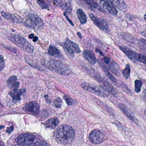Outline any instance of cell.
I'll return each mask as SVG.
<instances>
[{
	"label": "cell",
	"instance_id": "cell-1",
	"mask_svg": "<svg viewBox=\"0 0 146 146\" xmlns=\"http://www.w3.org/2000/svg\"><path fill=\"white\" fill-rule=\"evenodd\" d=\"M75 135L73 128L66 125H60L54 133V136L57 142L63 144L72 142L75 138Z\"/></svg>",
	"mask_w": 146,
	"mask_h": 146
},
{
	"label": "cell",
	"instance_id": "cell-2",
	"mask_svg": "<svg viewBox=\"0 0 146 146\" xmlns=\"http://www.w3.org/2000/svg\"><path fill=\"white\" fill-rule=\"evenodd\" d=\"M42 64L46 68L60 75L68 76L72 73L71 70L68 66L54 59L45 60L42 61Z\"/></svg>",
	"mask_w": 146,
	"mask_h": 146
},
{
	"label": "cell",
	"instance_id": "cell-3",
	"mask_svg": "<svg viewBox=\"0 0 146 146\" xmlns=\"http://www.w3.org/2000/svg\"><path fill=\"white\" fill-rule=\"evenodd\" d=\"M17 144L19 146H41L47 145L38 136L30 133L21 134L16 139Z\"/></svg>",
	"mask_w": 146,
	"mask_h": 146
},
{
	"label": "cell",
	"instance_id": "cell-4",
	"mask_svg": "<svg viewBox=\"0 0 146 146\" xmlns=\"http://www.w3.org/2000/svg\"><path fill=\"white\" fill-rule=\"evenodd\" d=\"M8 39L23 51L30 54L34 52L33 46L23 36L19 35H12L8 37Z\"/></svg>",
	"mask_w": 146,
	"mask_h": 146
},
{
	"label": "cell",
	"instance_id": "cell-5",
	"mask_svg": "<svg viewBox=\"0 0 146 146\" xmlns=\"http://www.w3.org/2000/svg\"><path fill=\"white\" fill-rule=\"evenodd\" d=\"M120 50L125 54L126 56L131 60H136L141 63L146 64V56L143 54H138L131 50H130L126 47L119 46Z\"/></svg>",
	"mask_w": 146,
	"mask_h": 146
},
{
	"label": "cell",
	"instance_id": "cell-6",
	"mask_svg": "<svg viewBox=\"0 0 146 146\" xmlns=\"http://www.w3.org/2000/svg\"><path fill=\"white\" fill-rule=\"evenodd\" d=\"M81 87L85 90L94 93L98 96L103 98H107L108 97L106 93L102 88L94 84L84 82L81 84Z\"/></svg>",
	"mask_w": 146,
	"mask_h": 146
},
{
	"label": "cell",
	"instance_id": "cell-7",
	"mask_svg": "<svg viewBox=\"0 0 146 146\" xmlns=\"http://www.w3.org/2000/svg\"><path fill=\"white\" fill-rule=\"evenodd\" d=\"M89 141L94 144H99L105 140L104 134L100 131L94 130L90 134Z\"/></svg>",
	"mask_w": 146,
	"mask_h": 146
},
{
	"label": "cell",
	"instance_id": "cell-8",
	"mask_svg": "<svg viewBox=\"0 0 146 146\" xmlns=\"http://www.w3.org/2000/svg\"><path fill=\"white\" fill-rule=\"evenodd\" d=\"M64 44L66 51L71 55L74 54L75 53L81 52V50L77 44L72 41L68 38L66 39Z\"/></svg>",
	"mask_w": 146,
	"mask_h": 146
},
{
	"label": "cell",
	"instance_id": "cell-9",
	"mask_svg": "<svg viewBox=\"0 0 146 146\" xmlns=\"http://www.w3.org/2000/svg\"><path fill=\"white\" fill-rule=\"evenodd\" d=\"M89 17L94 23L100 29L106 31H107L109 29V25L105 20L97 17L92 13L90 14Z\"/></svg>",
	"mask_w": 146,
	"mask_h": 146
},
{
	"label": "cell",
	"instance_id": "cell-10",
	"mask_svg": "<svg viewBox=\"0 0 146 146\" xmlns=\"http://www.w3.org/2000/svg\"><path fill=\"white\" fill-rule=\"evenodd\" d=\"M97 81L101 85V87L106 91L110 93L115 97H117V94L112 85L108 82L100 77H96Z\"/></svg>",
	"mask_w": 146,
	"mask_h": 146
},
{
	"label": "cell",
	"instance_id": "cell-11",
	"mask_svg": "<svg viewBox=\"0 0 146 146\" xmlns=\"http://www.w3.org/2000/svg\"><path fill=\"white\" fill-rule=\"evenodd\" d=\"M102 5L105 8L110 14L113 16H116L117 14V9L114 7L109 0H100Z\"/></svg>",
	"mask_w": 146,
	"mask_h": 146
},
{
	"label": "cell",
	"instance_id": "cell-12",
	"mask_svg": "<svg viewBox=\"0 0 146 146\" xmlns=\"http://www.w3.org/2000/svg\"><path fill=\"white\" fill-rule=\"evenodd\" d=\"M24 110L27 112L37 113L40 110V106L35 102H31L27 103L23 108Z\"/></svg>",
	"mask_w": 146,
	"mask_h": 146
},
{
	"label": "cell",
	"instance_id": "cell-13",
	"mask_svg": "<svg viewBox=\"0 0 146 146\" xmlns=\"http://www.w3.org/2000/svg\"><path fill=\"white\" fill-rule=\"evenodd\" d=\"M29 19L39 29L43 28V22L42 19L36 14L30 13L28 15Z\"/></svg>",
	"mask_w": 146,
	"mask_h": 146
},
{
	"label": "cell",
	"instance_id": "cell-14",
	"mask_svg": "<svg viewBox=\"0 0 146 146\" xmlns=\"http://www.w3.org/2000/svg\"><path fill=\"white\" fill-rule=\"evenodd\" d=\"M1 16L7 20L12 23H22V19L18 17L17 16L9 13L2 11L1 12Z\"/></svg>",
	"mask_w": 146,
	"mask_h": 146
},
{
	"label": "cell",
	"instance_id": "cell-15",
	"mask_svg": "<svg viewBox=\"0 0 146 146\" xmlns=\"http://www.w3.org/2000/svg\"><path fill=\"white\" fill-rule=\"evenodd\" d=\"M83 55L85 59L88 61L89 63L91 65L95 64L97 62V60L94 54L91 50H84L83 52Z\"/></svg>",
	"mask_w": 146,
	"mask_h": 146
},
{
	"label": "cell",
	"instance_id": "cell-16",
	"mask_svg": "<svg viewBox=\"0 0 146 146\" xmlns=\"http://www.w3.org/2000/svg\"><path fill=\"white\" fill-rule=\"evenodd\" d=\"M118 107L120 110L128 117L129 119H130L131 121L137 124H138V120L136 118L132 116L131 113L130 112L129 110L128 109L126 106L122 104H119Z\"/></svg>",
	"mask_w": 146,
	"mask_h": 146
},
{
	"label": "cell",
	"instance_id": "cell-17",
	"mask_svg": "<svg viewBox=\"0 0 146 146\" xmlns=\"http://www.w3.org/2000/svg\"><path fill=\"white\" fill-rule=\"evenodd\" d=\"M25 89H14L10 93V95L11 96L13 102H17L21 100V96L25 93Z\"/></svg>",
	"mask_w": 146,
	"mask_h": 146
},
{
	"label": "cell",
	"instance_id": "cell-18",
	"mask_svg": "<svg viewBox=\"0 0 146 146\" xmlns=\"http://www.w3.org/2000/svg\"><path fill=\"white\" fill-rule=\"evenodd\" d=\"M113 5L123 12L127 11V7L123 0H109Z\"/></svg>",
	"mask_w": 146,
	"mask_h": 146
},
{
	"label": "cell",
	"instance_id": "cell-19",
	"mask_svg": "<svg viewBox=\"0 0 146 146\" xmlns=\"http://www.w3.org/2000/svg\"><path fill=\"white\" fill-rule=\"evenodd\" d=\"M55 4L58 7H61L63 10L68 13H71L72 12V8L70 5L66 2H64L61 0H54Z\"/></svg>",
	"mask_w": 146,
	"mask_h": 146
},
{
	"label": "cell",
	"instance_id": "cell-20",
	"mask_svg": "<svg viewBox=\"0 0 146 146\" xmlns=\"http://www.w3.org/2000/svg\"><path fill=\"white\" fill-rule=\"evenodd\" d=\"M7 85L10 88L17 89L19 87V83L17 81V78L15 76H12L9 78L7 81Z\"/></svg>",
	"mask_w": 146,
	"mask_h": 146
},
{
	"label": "cell",
	"instance_id": "cell-21",
	"mask_svg": "<svg viewBox=\"0 0 146 146\" xmlns=\"http://www.w3.org/2000/svg\"><path fill=\"white\" fill-rule=\"evenodd\" d=\"M60 121L58 118H52L48 119L44 123V125L46 128L54 129L59 123Z\"/></svg>",
	"mask_w": 146,
	"mask_h": 146
},
{
	"label": "cell",
	"instance_id": "cell-22",
	"mask_svg": "<svg viewBox=\"0 0 146 146\" xmlns=\"http://www.w3.org/2000/svg\"><path fill=\"white\" fill-rule=\"evenodd\" d=\"M48 54L57 58H61L62 56L60 50L54 46H50L48 49Z\"/></svg>",
	"mask_w": 146,
	"mask_h": 146
},
{
	"label": "cell",
	"instance_id": "cell-23",
	"mask_svg": "<svg viewBox=\"0 0 146 146\" xmlns=\"http://www.w3.org/2000/svg\"><path fill=\"white\" fill-rule=\"evenodd\" d=\"M78 19L82 25L85 24L87 23V16L82 9H79L76 12Z\"/></svg>",
	"mask_w": 146,
	"mask_h": 146
},
{
	"label": "cell",
	"instance_id": "cell-24",
	"mask_svg": "<svg viewBox=\"0 0 146 146\" xmlns=\"http://www.w3.org/2000/svg\"><path fill=\"white\" fill-rule=\"evenodd\" d=\"M83 1L92 7L97 9L100 11L102 13L105 12L104 10L94 0H83Z\"/></svg>",
	"mask_w": 146,
	"mask_h": 146
},
{
	"label": "cell",
	"instance_id": "cell-25",
	"mask_svg": "<svg viewBox=\"0 0 146 146\" xmlns=\"http://www.w3.org/2000/svg\"><path fill=\"white\" fill-rule=\"evenodd\" d=\"M108 68L113 74H115L117 76H118V75H119V66L117 63L114 62L111 63L108 66Z\"/></svg>",
	"mask_w": 146,
	"mask_h": 146
},
{
	"label": "cell",
	"instance_id": "cell-26",
	"mask_svg": "<svg viewBox=\"0 0 146 146\" xmlns=\"http://www.w3.org/2000/svg\"><path fill=\"white\" fill-rule=\"evenodd\" d=\"M131 68L129 64H128L125 66L124 70H123L122 73H123V76L125 79H128L130 76V74Z\"/></svg>",
	"mask_w": 146,
	"mask_h": 146
},
{
	"label": "cell",
	"instance_id": "cell-27",
	"mask_svg": "<svg viewBox=\"0 0 146 146\" xmlns=\"http://www.w3.org/2000/svg\"><path fill=\"white\" fill-rule=\"evenodd\" d=\"M142 85V82L140 80H136L135 82V90L136 93H140Z\"/></svg>",
	"mask_w": 146,
	"mask_h": 146
},
{
	"label": "cell",
	"instance_id": "cell-28",
	"mask_svg": "<svg viewBox=\"0 0 146 146\" xmlns=\"http://www.w3.org/2000/svg\"><path fill=\"white\" fill-rule=\"evenodd\" d=\"M22 23L25 26L29 29H33L35 28L34 24L30 20L26 19H22Z\"/></svg>",
	"mask_w": 146,
	"mask_h": 146
},
{
	"label": "cell",
	"instance_id": "cell-29",
	"mask_svg": "<svg viewBox=\"0 0 146 146\" xmlns=\"http://www.w3.org/2000/svg\"><path fill=\"white\" fill-rule=\"evenodd\" d=\"M64 100L66 102V103L70 106H72L75 103V101L70 96L68 95H65L64 97Z\"/></svg>",
	"mask_w": 146,
	"mask_h": 146
},
{
	"label": "cell",
	"instance_id": "cell-30",
	"mask_svg": "<svg viewBox=\"0 0 146 146\" xmlns=\"http://www.w3.org/2000/svg\"><path fill=\"white\" fill-rule=\"evenodd\" d=\"M103 68V70H104V72L106 73V76L110 78V80H111L113 82L116 83L117 82V80L114 78V77L111 74V73L106 68V67H102Z\"/></svg>",
	"mask_w": 146,
	"mask_h": 146
},
{
	"label": "cell",
	"instance_id": "cell-31",
	"mask_svg": "<svg viewBox=\"0 0 146 146\" xmlns=\"http://www.w3.org/2000/svg\"><path fill=\"white\" fill-rule=\"evenodd\" d=\"M40 7L42 9H47L48 8V5L44 0H36Z\"/></svg>",
	"mask_w": 146,
	"mask_h": 146
},
{
	"label": "cell",
	"instance_id": "cell-32",
	"mask_svg": "<svg viewBox=\"0 0 146 146\" xmlns=\"http://www.w3.org/2000/svg\"><path fill=\"white\" fill-rule=\"evenodd\" d=\"M62 100L60 98H57L54 101V105L57 108H60L62 106Z\"/></svg>",
	"mask_w": 146,
	"mask_h": 146
},
{
	"label": "cell",
	"instance_id": "cell-33",
	"mask_svg": "<svg viewBox=\"0 0 146 146\" xmlns=\"http://www.w3.org/2000/svg\"><path fill=\"white\" fill-rule=\"evenodd\" d=\"M5 67V60H4V57L2 55H1V59H0V68L1 71H2L3 68Z\"/></svg>",
	"mask_w": 146,
	"mask_h": 146
},
{
	"label": "cell",
	"instance_id": "cell-34",
	"mask_svg": "<svg viewBox=\"0 0 146 146\" xmlns=\"http://www.w3.org/2000/svg\"><path fill=\"white\" fill-rule=\"evenodd\" d=\"M68 13L67 12H64V16L65 17L66 20H67V21H68V22H69V23H70V24L71 25H72V26H74V23H72V22L71 21V20H70V19L69 18V17H68Z\"/></svg>",
	"mask_w": 146,
	"mask_h": 146
},
{
	"label": "cell",
	"instance_id": "cell-35",
	"mask_svg": "<svg viewBox=\"0 0 146 146\" xmlns=\"http://www.w3.org/2000/svg\"><path fill=\"white\" fill-rule=\"evenodd\" d=\"M14 129V127L13 126H11V127H8L7 128V129L6 131L7 133H11L13 131Z\"/></svg>",
	"mask_w": 146,
	"mask_h": 146
},
{
	"label": "cell",
	"instance_id": "cell-36",
	"mask_svg": "<svg viewBox=\"0 0 146 146\" xmlns=\"http://www.w3.org/2000/svg\"><path fill=\"white\" fill-rule=\"evenodd\" d=\"M104 61L106 64H108L110 63V58L108 57H105L104 58Z\"/></svg>",
	"mask_w": 146,
	"mask_h": 146
},
{
	"label": "cell",
	"instance_id": "cell-37",
	"mask_svg": "<svg viewBox=\"0 0 146 146\" xmlns=\"http://www.w3.org/2000/svg\"><path fill=\"white\" fill-rule=\"evenodd\" d=\"M96 52H97L99 53L100 54V55H101L102 56H103V53H102V51H101V50H100V49H97L96 50Z\"/></svg>",
	"mask_w": 146,
	"mask_h": 146
},
{
	"label": "cell",
	"instance_id": "cell-38",
	"mask_svg": "<svg viewBox=\"0 0 146 146\" xmlns=\"http://www.w3.org/2000/svg\"><path fill=\"white\" fill-rule=\"evenodd\" d=\"M35 36L34 34H31V35H29V39H33V38L35 37Z\"/></svg>",
	"mask_w": 146,
	"mask_h": 146
},
{
	"label": "cell",
	"instance_id": "cell-39",
	"mask_svg": "<svg viewBox=\"0 0 146 146\" xmlns=\"http://www.w3.org/2000/svg\"><path fill=\"white\" fill-rule=\"evenodd\" d=\"M38 40V37L37 36H35L34 38H33V41L34 42H36Z\"/></svg>",
	"mask_w": 146,
	"mask_h": 146
},
{
	"label": "cell",
	"instance_id": "cell-40",
	"mask_svg": "<svg viewBox=\"0 0 146 146\" xmlns=\"http://www.w3.org/2000/svg\"><path fill=\"white\" fill-rule=\"evenodd\" d=\"M77 35L79 37V38H80V39H82V34H81L80 32H78Z\"/></svg>",
	"mask_w": 146,
	"mask_h": 146
},
{
	"label": "cell",
	"instance_id": "cell-41",
	"mask_svg": "<svg viewBox=\"0 0 146 146\" xmlns=\"http://www.w3.org/2000/svg\"><path fill=\"white\" fill-rule=\"evenodd\" d=\"M141 34L143 36L146 38V31H143V32H141Z\"/></svg>",
	"mask_w": 146,
	"mask_h": 146
},
{
	"label": "cell",
	"instance_id": "cell-42",
	"mask_svg": "<svg viewBox=\"0 0 146 146\" xmlns=\"http://www.w3.org/2000/svg\"><path fill=\"white\" fill-rule=\"evenodd\" d=\"M140 41H141V42L142 43L146 44V40H144V39H141L140 40Z\"/></svg>",
	"mask_w": 146,
	"mask_h": 146
},
{
	"label": "cell",
	"instance_id": "cell-43",
	"mask_svg": "<svg viewBox=\"0 0 146 146\" xmlns=\"http://www.w3.org/2000/svg\"><path fill=\"white\" fill-rule=\"evenodd\" d=\"M144 19H145V20L146 21V14H145V15L144 16Z\"/></svg>",
	"mask_w": 146,
	"mask_h": 146
},
{
	"label": "cell",
	"instance_id": "cell-44",
	"mask_svg": "<svg viewBox=\"0 0 146 146\" xmlns=\"http://www.w3.org/2000/svg\"><path fill=\"white\" fill-rule=\"evenodd\" d=\"M10 1H12V2H13V1H14V0H10Z\"/></svg>",
	"mask_w": 146,
	"mask_h": 146
}]
</instances>
